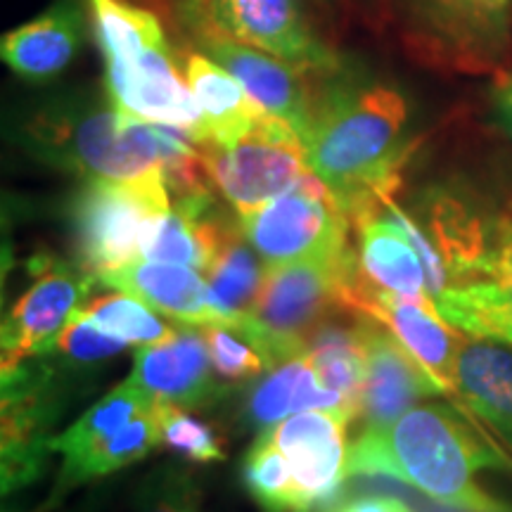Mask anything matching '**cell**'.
Returning a JSON list of instances; mask_svg holds the SVG:
<instances>
[{
    "label": "cell",
    "mask_w": 512,
    "mask_h": 512,
    "mask_svg": "<svg viewBox=\"0 0 512 512\" xmlns=\"http://www.w3.org/2000/svg\"><path fill=\"white\" fill-rule=\"evenodd\" d=\"M401 38L415 57L460 74L501 72L512 50V0H399Z\"/></svg>",
    "instance_id": "obj_5"
},
{
    "label": "cell",
    "mask_w": 512,
    "mask_h": 512,
    "mask_svg": "<svg viewBox=\"0 0 512 512\" xmlns=\"http://www.w3.org/2000/svg\"><path fill=\"white\" fill-rule=\"evenodd\" d=\"M143 512H200L197 510L195 496L190 494L188 486L181 482H164L150 501L145 503Z\"/></svg>",
    "instance_id": "obj_34"
},
{
    "label": "cell",
    "mask_w": 512,
    "mask_h": 512,
    "mask_svg": "<svg viewBox=\"0 0 512 512\" xmlns=\"http://www.w3.org/2000/svg\"><path fill=\"white\" fill-rule=\"evenodd\" d=\"M351 228L356 240H351L344 285L432 302L420 254L394 221L368 204L351 216Z\"/></svg>",
    "instance_id": "obj_16"
},
{
    "label": "cell",
    "mask_w": 512,
    "mask_h": 512,
    "mask_svg": "<svg viewBox=\"0 0 512 512\" xmlns=\"http://www.w3.org/2000/svg\"><path fill=\"white\" fill-rule=\"evenodd\" d=\"M57 382L46 366L27 361L3 373V494L41 477L55 425Z\"/></svg>",
    "instance_id": "obj_12"
},
{
    "label": "cell",
    "mask_w": 512,
    "mask_h": 512,
    "mask_svg": "<svg viewBox=\"0 0 512 512\" xmlns=\"http://www.w3.org/2000/svg\"><path fill=\"white\" fill-rule=\"evenodd\" d=\"M456 394L512 448V347L479 339L460 347Z\"/></svg>",
    "instance_id": "obj_24"
},
{
    "label": "cell",
    "mask_w": 512,
    "mask_h": 512,
    "mask_svg": "<svg viewBox=\"0 0 512 512\" xmlns=\"http://www.w3.org/2000/svg\"><path fill=\"white\" fill-rule=\"evenodd\" d=\"M188 29L264 50L313 76L342 64L313 31L302 0H202Z\"/></svg>",
    "instance_id": "obj_9"
},
{
    "label": "cell",
    "mask_w": 512,
    "mask_h": 512,
    "mask_svg": "<svg viewBox=\"0 0 512 512\" xmlns=\"http://www.w3.org/2000/svg\"><path fill=\"white\" fill-rule=\"evenodd\" d=\"M325 512H413L406 503L392 496H358L344 498Z\"/></svg>",
    "instance_id": "obj_35"
},
{
    "label": "cell",
    "mask_w": 512,
    "mask_h": 512,
    "mask_svg": "<svg viewBox=\"0 0 512 512\" xmlns=\"http://www.w3.org/2000/svg\"><path fill=\"white\" fill-rule=\"evenodd\" d=\"M318 3H323V5H330V3H332V0H318Z\"/></svg>",
    "instance_id": "obj_39"
},
{
    "label": "cell",
    "mask_w": 512,
    "mask_h": 512,
    "mask_svg": "<svg viewBox=\"0 0 512 512\" xmlns=\"http://www.w3.org/2000/svg\"><path fill=\"white\" fill-rule=\"evenodd\" d=\"M202 53L214 57L238 79L256 105L290 124L304 140L313 117V74L264 50L216 34L195 36Z\"/></svg>",
    "instance_id": "obj_14"
},
{
    "label": "cell",
    "mask_w": 512,
    "mask_h": 512,
    "mask_svg": "<svg viewBox=\"0 0 512 512\" xmlns=\"http://www.w3.org/2000/svg\"><path fill=\"white\" fill-rule=\"evenodd\" d=\"M240 226L266 266L328 259L351 245L349 214L313 171L280 197L242 216Z\"/></svg>",
    "instance_id": "obj_8"
},
{
    "label": "cell",
    "mask_w": 512,
    "mask_h": 512,
    "mask_svg": "<svg viewBox=\"0 0 512 512\" xmlns=\"http://www.w3.org/2000/svg\"><path fill=\"white\" fill-rule=\"evenodd\" d=\"M363 318L366 377H363L361 415L366 430H384L420 401L444 394L420 363L392 332L373 318Z\"/></svg>",
    "instance_id": "obj_17"
},
{
    "label": "cell",
    "mask_w": 512,
    "mask_h": 512,
    "mask_svg": "<svg viewBox=\"0 0 512 512\" xmlns=\"http://www.w3.org/2000/svg\"><path fill=\"white\" fill-rule=\"evenodd\" d=\"M256 254L259 252L245 238V233L230 223L207 268L211 299L226 323H235L249 313L264 285L268 266Z\"/></svg>",
    "instance_id": "obj_27"
},
{
    "label": "cell",
    "mask_w": 512,
    "mask_h": 512,
    "mask_svg": "<svg viewBox=\"0 0 512 512\" xmlns=\"http://www.w3.org/2000/svg\"><path fill=\"white\" fill-rule=\"evenodd\" d=\"M105 93L124 117L181 128L200 143L202 110L166 38L131 62L105 64Z\"/></svg>",
    "instance_id": "obj_11"
},
{
    "label": "cell",
    "mask_w": 512,
    "mask_h": 512,
    "mask_svg": "<svg viewBox=\"0 0 512 512\" xmlns=\"http://www.w3.org/2000/svg\"><path fill=\"white\" fill-rule=\"evenodd\" d=\"M183 74L204 117V131L197 145L233 143L266 114L264 107L249 98L245 86L202 50L188 55Z\"/></svg>",
    "instance_id": "obj_23"
},
{
    "label": "cell",
    "mask_w": 512,
    "mask_h": 512,
    "mask_svg": "<svg viewBox=\"0 0 512 512\" xmlns=\"http://www.w3.org/2000/svg\"><path fill=\"white\" fill-rule=\"evenodd\" d=\"M171 209L164 169L138 178H86L69 204V226L79 266L93 278L140 259L152 226Z\"/></svg>",
    "instance_id": "obj_4"
},
{
    "label": "cell",
    "mask_w": 512,
    "mask_h": 512,
    "mask_svg": "<svg viewBox=\"0 0 512 512\" xmlns=\"http://www.w3.org/2000/svg\"><path fill=\"white\" fill-rule=\"evenodd\" d=\"M207 335L211 363L216 377L223 384H240L259 377L268 370L266 356L256 349V344L233 323L202 325Z\"/></svg>",
    "instance_id": "obj_31"
},
{
    "label": "cell",
    "mask_w": 512,
    "mask_h": 512,
    "mask_svg": "<svg viewBox=\"0 0 512 512\" xmlns=\"http://www.w3.org/2000/svg\"><path fill=\"white\" fill-rule=\"evenodd\" d=\"M242 482L266 512H309L311 505L299 489L292 467L268 432H261L242 463Z\"/></svg>",
    "instance_id": "obj_29"
},
{
    "label": "cell",
    "mask_w": 512,
    "mask_h": 512,
    "mask_svg": "<svg viewBox=\"0 0 512 512\" xmlns=\"http://www.w3.org/2000/svg\"><path fill=\"white\" fill-rule=\"evenodd\" d=\"M155 401V396L145 387H140L133 377H128L105 399L95 403L91 411L83 413L67 432L53 437L50 446H53V451L62 453V470L57 477L55 498L86 482V470L91 460L126 430L128 422L150 411Z\"/></svg>",
    "instance_id": "obj_21"
},
{
    "label": "cell",
    "mask_w": 512,
    "mask_h": 512,
    "mask_svg": "<svg viewBox=\"0 0 512 512\" xmlns=\"http://www.w3.org/2000/svg\"><path fill=\"white\" fill-rule=\"evenodd\" d=\"M126 347L128 342L98 328V325H95L81 309L74 316L72 323L64 328L53 351H60V354L64 358H69V361L86 366V363L107 361V358L121 354Z\"/></svg>",
    "instance_id": "obj_33"
},
{
    "label": "cell",
    "mask_w": 512,
    "mask_h": 512,
    "mask_svg": "<svg viewBox=\"0 0 512 512\" xmlns=\"http://www.w3.org/2000/svg\"><path fill=\"white\" fill-rule=\"evenodd\" d=\"M214 373L204 328L183 323L166 342L136 351L131 377L159 401L197 408L223 396V382Z\"/></svg>",
    "instance_id": "obj_18"
},
{
    "label": "cell",
    "mask_w": 512,
    "mask_h": 512,
    "mask_svg": "<svg viewBox=\"0 0 512 512\" xmlns=\"http://www.w3.org/2000/svg\"><path fill=\"white\" fill-rule=\"evenodd\" d=\"M408 100L392 83L339 64L316 76L313 117L304 136L309 169L351 216L375 195L396 190L408 155Z\"/></svg>",
    "instance_id": "obj_1"
},
{
    "label": "cell",
    "mask_w": 512,
    "mask_h": 512,
    "mask_svg": "<svg viewBox=\"0 0 512 512\" xmlns=\"http://www.w3.org/2000/svg\"><path fill=\"white\" fill-rule=\"evenodd\" d=\"M34 283L17 299L3 323V373L55 349L57 339L86 306L93 275L57 259L31 266Z\"/></svg>",
    "instance_id": "obj_10"
},
{
    "label": "cell",
    "mask_w": 512,
    "mask_h": 512,
    "mask_svg": "<svg viewBox=\"0 0 512 512\" xmlns=\"http://www.w3.org/2000/svg\"><path fill=\"white\" fill-rule=\"evenodd\" d=\"M349 252L328 259H304L268 266L256 302L233 325L245 332L266 356L268 368L302 356L304 344L320 323L342 311L339 290L347 273Z\"/></svg>",
    "instance_id": "obj_6"
},
{
    "label": "cell",
    "mask_w": 512,
    "mask_h": 512,
    "mask_svg": "<svg viewBox=\"0 0 512 512\" xmlns=\"http://www.w3.org/2000/svg\"><path fill=\"white\" fill-rule=\"evenodd\" d=\"M83 313L93 320L98 328L110 335L124 339L128 344L138 347H150V344H162L174 337V325L164 323L152 313L150 306L140 302L133 294L119 292L98 297L83 306Z\"/></svg>",
    "instance_id": "obj_30"
},
{
    "label": "cell",
    "mask_w": 512,
    "mask_h": 512,
    "mask_svg": "<svg viewBox=\"0 0 512 512\" xmlns=\"http://www.w3.org/2000/svg\"><path fill=\"white\" fill-rule=\"evenodd\" d=\"M86 38V10L76 0H57L46 12L19 24L0 41V57L19 79L48 83L79 55Z\"/></svg>",
    "instance_id": "obj_20"
},
{
    "label": "cell",
    "mask_w": 512,
    "mask_h": 512,
    "mask_svg": "<svg viewBox=\"0 0 512 512\" xmlns=\"http://www.w3.org/2000/svg\"><path fill=\"white\" fill-rule=\"evenodd\" d=\"M169 5H174L176 15L181 17V22L188 27L192 19L197 17V12L202 8V0H166Z\"/></svg>",
    "instance_id": "obj_37"
},
{
    "label": "cell",
    "mask_w": 512,
    "mask_h": 512,
    "mask_svg": "<svg viewBox=\"0 0 512 512\" xmlns=\"http://www.w3.org/2000/svg\"><path fill=\"white\" fill-rule=\"evenodd\" d=\"M302 411H344L342 399L320 384L304 354L273 366L256 384L245 406L249 425L264 432Z\"/></svg>",
    "instance_id": "obj_26"
},
{
    "label": "cell",
    "mask_w": 512,
    "mask_h": 512,
    "mask_svg": "<svg viewBox=\"0 0 512 512\" xmlns=\"http://www.w3.org/2000/svg\"><path fill=\"white\" fill-rule=\"evenodd\" d=\"M339 306L351 316H366L382 323L437 382L441 392L456 394V361L463 342L448 328L434 302H420L392 292L358 290L342 283Z\"/></svg>",
    "instance_id": "obj_13"
},
{
    "label": "cell",
    "mask_w": 512,
    "mask_h": 512,
    "mask_svg": "<svg viewBox=\"0 0 512 512\" xmlns=\"http://www.w3.org/2000/svg\"><path fill=\"white\" fill-rule=\"evenodd\" d=\"M157 420L159 434H162V444L169 446L171 451L181 453L195 463H214L223 460V446L216 432L211 430L207 422L192 418L185 413L183 406H176L171 401L157 399Z\"/></svg>",
    "instance_id": "obj_32"
},
{
    "label": "cell",
    "mask_w": 512,
    "mask_h": 512,
    "mask_svg": "<svg viewBox=\"0 0 512 512\" xmlns=\"http://www.w3.org/2000/svg\"><path fill=\"white\" fill-rule=\"evenodd\" d=\"M100 283L114 290L133 294L150 309L188 325L226 323L211 299L209 283L195 273V268L164 261H133L119 271L102 275Z\"/></svg>",
    "instance_id": "obj_22"
},
{
    "label": "cell",
    "mask_w": 512,
    "mask_h": 512,
    "mask_svg": "<svg viewBox=\"0 0 512 512\" xmlns=\"http://www.w3.org/2000/svg\"><path fill=\"white\" fill-rule=\"evenodd\" d=\"M304 356L316 370L320 384L335 392L351 420L361 415L363 377H366V342L363 318L332 320V316L311 332L304 344Z\"/></svg>",
    "instance_id": "obj_25"
},
{
    "label": "cell",
    "mask_w": 512,
    "mask_h": 512,
    "mask_svg": "<svg viewBox=\"0 0 512 512\" xmlns=\"http://www.w3.org/2000/svg\"><path fill=\"white\" fill-rule=\"evenodd\" d=\"M197 147L211 185L240 219L311 174L302 138L287 121L268 112L233 143Z\"/></svg>",
    "instance_id": "obj_7"
},
{
    "label": "cell",
    "mask_w": 512,
    "mask_h": 512,
    "mask_svg": "<svg viewBox=\"0 0 512 512\" xmlns=\"http://www.w3.org/2000/svg\"><path fill=\"white\" fill-rule=\"evenodd\" d=\"M494 107H496V117L501 121L505 133L512 138V76L503 79L496 86L494 93Z\"/></svg>",
    "instance_id": "obj_36"
},
{
    "label": "cell",
    "mask_w": 512,
    "mask_h": 512,
    "mask_svg": "<svg viewBox=\"0 0 512 512\" xmlns=\"http://www.w3.org/2000/svg\"><path fill=\"white\" fill-rule=\"evenodd\" d=\"M425 512H463V510H453V508H446V510H439V508H432V510H425Z\"/></svg>",
    "instance_id": "obj_38"
},
{
    "label": "cell",
    "mask_w": 512,
    "mask_h": 512,
    "mask_svg": "<svg viewBox=\"0 0 512 512\" xmlns=\"http://www.w3.org/2000/svg\"><path fill=\"white\" fill-rule=\"evenodd\" d=\"M482 470H512L458 406L420 403L384 430H363L349 448V477H392L444 508L512 512L479 486Z\"/></svg>",
    "instance_id": "obj_2"
},
{
    "label": "cell",
    "mask_w": 512,
    "mask_h": 512,
    "mask_svg": "<svg viewBox=\"0 0 512 512\" xmlns=\"http://www.w3.org/2000/svg\"><path fill=\"white\" fill-rule=\"evenodd\" d=\"M166 126L124 117L110 98L62 93L19 126V143L38 162L81 178H138L162 169Z\"/></svg>",
    "instance_id": "obj_3"
},
{
    "label": "cell",
    "mask_w": 512,
    "mask_h": 512,
    "mask_svg": "<svg viewBox=\"0 0 512 512\" xmlns=\"http://www.w3.org/2000/svg\"><path fill=\"white\" fill-rule=\"evenodd\" d=\"M349 422L344 411H302L266 430L290 463L311 508L332 501L349 479Z\"/></svg>",
    "instance_id": "obj_15"
},
{
    "label": "cell",
    "mask_w": 512,
    "mask_h": 512,
    "mask_svg": "<svg viewBox=\"0 0 512 512\" xmlns=\"http://www.w3.org/2000/svg\"><path fill=\"white\" fill-rule=\"evenodd\" d=\"M86 8L105 64L131 62L166 38L155 12L128 0H86Z\"/></svg>",
    "instance_id": "obj_28"
},
{
    "label": "cell",
    "mask_w": 512,
    "mask_h": 512,
    "mask_svg": "<svg viewBox=\"0 0 512 512\" xmlns=\"http://www.w3.org/2000/svg\"><path fill=\"white\" fill-rule=\"evenodd\" d=\"M434 306L448 325L465 335L512 347V221L496 226L484 275L446 287Z\"/></svg>",
    "instance_id": "obj_19"
}]
</instances>
